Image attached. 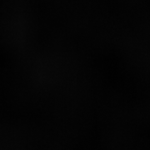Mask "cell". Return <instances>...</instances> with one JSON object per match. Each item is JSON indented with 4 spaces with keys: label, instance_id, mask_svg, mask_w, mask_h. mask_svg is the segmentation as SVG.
<instances>
[]
</instances>
